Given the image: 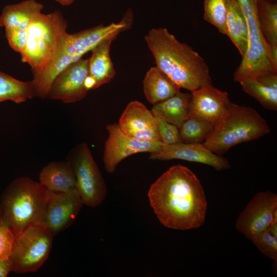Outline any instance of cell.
I'll return each instance as SVG.
<instances>
[{
	"mask_svg": "<svg viewBox=\"0 0 277 277\" xmlns=\"http://www.w3.org/2000/svg\"><path fill=\"white\" fill-rule=\"evenodd\" d=\"M148 196L157 218L166 227L191 230L205 222L207 202L204 188L186 166L169 168L151 184Z\"/></svg>",
	"mask_w": 277,
	"mask_h": 277,
	"instance_id": "obj_1",
	"label": "cell"
},
{
	"mask_svg": "<svg viewBox=\"0 0 277 277\" xmlns=\"http://www.w3.org/2000/svg\"><path fill=\"white\" fill-rule=\"evenodd\" d=\"M145 39L156 66L180 89L191 92L213 85L204 59L188 44L180 42L167 29L153 28Z\"/></svg>",
	"mask_w": 277,
	"mask_h": 277,
	"instance_id": "obj_2",
	"label": "cell"
},
{
	"mask_svg": "<svg viewBox=\"0 0 277 277\" xmlns=\"http://www.w3.org/2000/svg\"><path fill=\"white\" fill-rule=\"evenodd\" d=\"M122 28L121 23H112L107 26L101 24L73 34L67 32L47 65L34 75L31 81L36 96L47 98L53 81L62 71Z\"/></svg>",
	"mask_w": 277,
	"mask_h": 277,
	"instance_id": "obj_3",
	"label": "cell"
},
{
	"mask_svg": "<svg viewBox=\"0 0 277 277\" xmlns=\"http://www.w3.org/2000/svg\"><path fill=\"white\" fill-rule=\"evenodd\" d=\"M270 131L267 121L254 109L230 102L202 144L222 155L232 147L259 139Z\"/></svg>",
	"mask_w": 277,
	"mask_h": 277,
	"instance_id": "obj_4",
	"label": "cell"
},
{
	"mask_svg": "<svg viewBox=\"0 0 277 277\" xmlns=\"http://www.w3.org/2000/svg\"><path fill=\"white\" fill-rule=\"evenodd\" d=\"M48 196L39 182L25 176L13 180L2 197L0 221L16 237L31 225L42 222Z\"/></svg>",
	"mask_w": 277,
	"mask_h": 277,
	"instance_id": "obj_5",
	"label": "cell"
},
{
	"mask_svg": "<svg viewBox=\"0 0 277 277\" xmlns=\"http://www.w3.org/2000/svg\"><path fill=\"white\" fill-rule=\"evenodd\" d=\"M67 21L59 11L36 15L27 30V38L20 53L34 75L48 63L67 33Z\"/></svg>",
	"mask_w": 277,
	"mask_h": 277,
	"instance_id": "obj_6",
	"label": "cell"
},
{
	"mask_svg": "<svg viewBox=\"0 0 277 277\" xmlns=\"http://www.w3.org/2000/svg\"><path fill=\"white\" fill-rule=\"evenodd\" d=\"M246 19L248 45L240 65L234 72L233 80L239 82L247 77H256L266 73L277 74L270 60L268 44L259 25L257 4L258 0H236Z\"/></svg>",
	"mask_w": 277,
	"mask_h": 277,
	"instance_id": "obj_7",
	"label": "cell"
},
{
	"mask_svg": "<svg viewBox=\"0 0 277 277\" xmlns=\"http://www.w3.org/2000/svg\"><path fill=\"white\" fill-rule=\"evenodd\" d=\"M53 234L42 222L31 225L15 237L10 259L12 271H36L47 259Z\"/></svg>",
	"mask_w": 277,
	"mask_h": 277,
	"instance_id": "obj_8",
	"label": "cell"
},
{
	"mask_svg": "<svg viewBox=\"0 0 277 277\" xmlns=\"http://www.w3.org/2000/svg\"><path fill=\"white\" fill-rule=\"evenodd\" d=\"M74 170L77 191L83 204L99 206L107 195V188L102 173L86 143L76 148L68 160Z\"/></svg>",
	"mask_w": 277,
	"mask_h": 277,
	"instance_id": "obj_9",
	"label": "cell"
},
{
	"mask_svg": "<svg viewBox=\"0 0 277 277\" xmlns=\"http://www.w3.org/2000/svg\"><path fill=\"white\" fill-rule=\"evenodd\" d=\"M274 220H277L276 194L270 191L259 192L238 216L235 227L251 240L267 230Z\"/></svg>",
	"mask_w": 277,
	"mask_h": 277,
	"instance_id": "obj_10",
	"label": "cell"
},
{
	"mask_svg": "<svg viewBox=\"0 0 277 277\" xmlns=\"http://www.w3.org/2000/svg\"><path fill=\"white\" fill-rule=\"evenodd\" d=\"M109 135L105 143L103 162L107 172L113 173L118 164L129 156L137 153L159 151L162 142L137 139L124 132L118 124L107 126Z\"/></svg>",
	"mask_w": 277,
	"mask_h": 277,
	"instance_id": "obj_11",
	"label": "cell"
},
{
	"mask_svg": "<svg viewBox=\"0 0 277 277\" xmlns=\"http://www.w3.org/2000/svg\"><path fill=\"white\" fill-rule=\"evenodd\" d=\"M88 74L89 58H81L70 64L55 78L47 98L65 103L81 101L88 91L84 84Z\"/></svg>",
	"mask_w": 277,
	"mask_h": 277,
	"instance_id": "obj_12",
	"label": "cell"
},
{
	"mask_svg": "<svg viewBox=\"0 0 277 277\" xmlns=\"http://www.w3.org/2000/svg\"><path fill=\"white\" fill-rule=\"evenodd\" d=\"M149 158L159 161L184 160L205 164L217 171L231 168L230 163L227 159L214 153L202 143L163 144L159 151L151 152Z\"/></svg>",
	"mask_w": 277,
	"mask_h": 277,
	"instance_id": "obj_13",
	"label": "cell"
},
{
	"mask_svg": "<svg viewBox=\"0 0 277 277\" xmlns=\"http://www.w3.org/2000/svg\"><path fill=\"white\" fill-rule=\"evenodd\" d=\"M83 205L77 191L69 193L49 191L42 223L55 235L72 223Z\"/></svg>",
	"mask_w": 277,
	"mask_h": 277,
	"instance_id": "obj_14",
	"label": "cell"
},
{
	"mask_svg": "<svg viewBox=\"0 0 277 277\" xmlns=\"http://www.w3.org/2000/svg\"><path fill=\"white\" fill-rule=\"evenodd\" d=\"M189 116L214 126L230 102L226 91L213 85L205 86L191 91Z\"/></svg>",
	"mask_w": 277,
	"mask_h": 277,
	"instance_id": "obj_15",
	"label": "cell"
},
{
	"mask_svg": "<svg viewBox=\"0 0 277 277\" xmlns=\"http://www.w3.org/2000/svg\"><path fill=\"white\" fill-rule=\"evenodd\" d=\"M118 124L124 132L137 139L161 142L154 114L139 101H133L127 105Z\"/></svg>",
	"mask_w": 277,
	"mask_h": 277,
	"instance_id": "obj_16",
	"label": "cell"
},
{
	"mask_svg": "<svg viewBox=\"0 0 277 277\" xmlns=\"http://www.w3.org/2000/svg\"><path fill=\"white\" fill-rule=\"evenodd\" d=\"M39 180L49 191L69 193L77 191L74 170L69 161L49 163L42 169Z\"/></svg>",
	"mask_w": 277,
	"mask_h": 277,
	"instance_id": "obj_17",
	"label": "cell"
},
{
	"mask_svg": "<svg viewBox=\"0 0 277 277\" xmlns=\"http://www.w3.org/2000/svg\"><path fill=\"white\" fill-rule=\"evenodd\" d=\"M121 32L111 34L91 50L92 54L89 58V75L95 80L96 88L110 82L115 75L110 55V48L113 41Z\"/></svg>",
	"mask_w": 277,
	"mask_h": 277,
	"instance_id": "obj_18",
	"label": "cell"
},
{
	"mask_svg": "<svg viewBox=\"0 0 277 277\" xmlns=\"http://www.w3.org/2000/svg\"><path fill=\"white\" fill-rule=\"evenodd\" d=\"M43 8L44 5L35 0H25L5 6L0 17L5 31H27L32 19Z\"/></svg>",
	"mask_w": 277,
	"mask_h": 277,
	"instance_id": "obj_19",
	"label": "cell"
},
{
	"mask_svg": "<svg viewBox=\"0 0 277 277\" xmlns=\"http://www.w3.org/2000/svg\"><path fill=\"white\" fill-rule=\"evenodd\" d=\"M143 84L145 95L152 105L168 98L181 89L156 66L147 72Z\"/></svg>",
	"mask_w": 277,
	"mask_h": 277,
	"instance_id": "obj_20",
	"label": "cell"
},
{
	"mask_svg": "<svg viewBox=\"0 0 277 277\" xmlns=\"http://www.w3.org/2000/svg\"><path fill=\"white\" fill-rule=\"evenodd\" d=\"M226 34L235 46L242 57L248 45V29L245 18L236 0H228Z\"/></svg>",
	"mask_w": 277,
	"mask_h": 277,
	"instance_id": "obj_21",
	"label": "cell"
},
{
	"mask_svg": "<svg viewBox=\"0 0 277 277\" xmlns=\"http://www.w3.org/2000/svg\"><path fill=\"white\" fill-rule=\"evenodd\" d=\"M190 99L191 94L179 91L168 98L153 105L151 111L179 128L189 117Z\"/></svg>",
	"mask_w": 277,
	"mask_h": 277,
	"instance_id": "obj_22",
	"label": "cell"
},
{
	"mask_svg": "<svg viewBox=\"0 0 277 277\" xmlns=\"http://www.w3.org/2000/svg\"><path fill=\"white\" fill-rule=\"evenodd\" d=\"M35 96L31 81L23 82L0 72V102L10 100L19 104Z\"/></svg>",
	"mask_w": 277,
	"mask_h": 277,
	"instance_id": "obj_23",
	"label": "cell"
},
{
	"mask_svg": "<svg viewBox=\"0 0 277 277\" xmlns=\"http://www.w3.org/2000/svg\"><path fill=\"white\" fill-rule=\"evenodd\" d=\"M258 17L263 36L268 44H277V3L258 0Z\"/></svg>",
	"mask_w": 277,
	"mask_h": 277,
	"instance_id": "obj_24",
	"label": "cell"
},
{
	"mask_svg": "<svg viewBox=\"0 0 277 277\" xmlns=\"http://www.w3.org/2000/svg\"><path fill=\"white\" fill-rule=\"evenodd\" d=\"M239 83L243 91L255 98L265 108L277 110V89L264 84L257 77H247Z\"/></svg>",
	"mask_w": 277,
	"mask_h": 277,
	"instance_id": "obj_25",
	"label": "cell"
},
{
	"mask_svg": "<svg viewBox=\"0 0 277 277\" xmlns=\"http://www.w3.org/2000/svg\"><path fill=\"white\" fill-rule=\"evenodd\" d=\"M213 127L206 122L189 117L179 128L183 143H203Z\"/></svg>",
	"mask_w": 277,
	"mask_h": 277,
	"instance_id": "obj_26",
	"label": "cell"
},
{
	"mask_svg": "<svg viewBox=\"0 0 277 277\" xmlns=\"http://www.w3.org/2000/svg\"><path fill=\"white\" fill-rule=\"evenodd\" d=\"M228 0H205L204 19L226 34Z\"/></svg>",
	"mask_w": 277,
	"mask_h": 277,
	"instance_id": "obj_27",
	"label": "cell"
},
{
	"mask_svg": "<svg viewBox=\"0 0 277 277\" xmlns=\"http://www.w3.org/2000/svg\"><path fill=\"white\" fill-rule=\"evenodd\" d=\"M251 241L254 246L265 256L277 263V237L268 230L253 237Z\"/></svg>",
	"mask_w": 277,
	"mask_h": 277,
	"instance_id": "obj_28",
	"label": "cell"
},
{
	"mask_svg": "<svg viewBox=\"0 0 277 277\" xmlns=\"http://www.w3.org/2000/svg\"><path fill=\"white\" fill-rule=\"evenodd\" d=\"M153 114L156 120L160 140L163 144L173 145L183 143L177 126L167 122L157 114Z\"/></svg>",
	"mask_w": 277,
	"mask_h": 277,
	"instance_id": "obj_29",
	"label": "cell"
},
{
	"mask_svg": "<svg viewBox=\"0 0 277 277\" xmlns=\"http://www.w3.org/2000/svg\"><path fill=\"white\" fill-rule=\"evenodd\" d=\"M15 239L11 229L0 221V260L10 259Z\"/></svg>",
	"mask_w": 277,
	"mask_h": 277,
	"instance_id": "obj_30",
	"label": "cell"
},
{
	"mask_svg": "<svg viewBox=\"0 0 277 277\" xmlns=\"http://www.w3.org/2000/svg\"><path fill=\"white\" fill-rule=\"evenodd\" d=\"M5 32L9 45L14 50L21 53L25 46L27 31L8 30Z\"/></svg>",
	"mask_w": 277,
	"mask_h": 277,
	"instance_id": "obj_31",
	"label": "cell"
},
{
	"mask_svg": "<svg viewBox=\"0 0 277 277\" xmlns=\"http://www.w3.org/2000/svg\"><path fill=\"white\" fill-rule=\"evenodd\" d=\"M257 77L264 84L277 89V74L275 73H266L260 75Z\"/></svg>",
	"mask_w": 277,
	"mask_h": 277,
	"instance_id": "obj_32",
	"label": "cell"
},
{
	"mask_svg": "<svg viewBox=\"0 0 277 277\" xmlns=\"http://www.w3.org/2000/svg\"><path fill=\"white\" fill-rule=\"evenodd\" d=\"M12 271V263L10 259L0 260V277H6Z\"/></svg>",
	"mask_w": 277,
	"mask_h": 277,
	"instance_id": "obj_33",
	"label": "cell"
},
{
	"mask_svg": "<svg viewBox=\"0 0 277 277\" xmlns=\"http://www.w3.org/2000/svg\"><path fill=\"white\" fill-rule=\"evenodd\" d=\"M268 50L271 62L277 68V44H268Z\"/></svg>",
	"mask_w": 277,
	"mask_h": 277,
	"instance_id": "obj_34",
	"label": "cell"
},
{
	"mask_svg": "<svg viewBox=\"0 0 277 277\" xmlns=\"http://www.w3.org/2000/svg\"><path fill=\"white\" fill-rule=\"evenodd\" d=\"M63 6H67L72 4L75 0H54Z\"/></svg>",
	"mask_w": 277,
	"mask_h": 277,
	"instance_id": "obj_35",
	"label": "cell"
},
{
	"mask_svg": "<svg viewBox=\"0 0 277 277\" xmlns=\"http://www.w3.org/2000/svg\"><path fill=\"white\" fill-rule=\"evenodd\" d=\"M3 26V23H2V19L0 17V27Z\"/></svg>",
	"mask_w": 277,
	"mask_h": 277,
	"instance_id": "obj_36",
	"label": "cell"
},
{
	"mask_svg": "<svg viewBox=\"0 0 277 277\" xmlns=\"http://www.w3.org/2000/svg\"><path fill=\"white\" fill-rule=\"evenodd\" d=\"M269 2H276V0H265Z\"/></svg>",
	"mask_w": 277,
	"mask_h": 277,
	"instance_id": "obj_37",
	"label": "cell"
},
{
	"mask_svg": "<svg viewBox=\"0 0 277 277\" xmlns=\"http://www.w3.org/2000/svg\"><path fill=\"white\" fill-rule=\"evenodd\" d=\"M1 212H2V209H1V206H0V217L1 215Z\"/></svg>",
	"mask_w": 277,
	"mask_h": 277,
	"instance_id": "obj_38",
	"label": "cell"
}]
</instances>
